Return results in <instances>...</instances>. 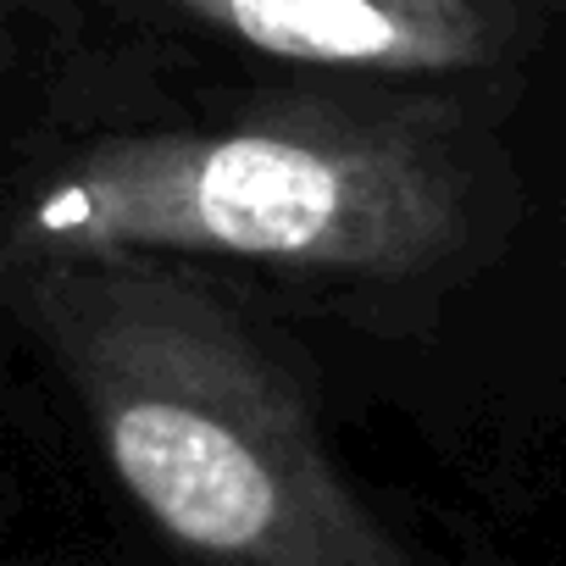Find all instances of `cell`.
Segmentation results:
<instances>
[{"label": "cell", "mask_w": 566, "mask_h": 566, "mask_svg": "<svg viewBox=\"0 0 566 566\" xmlns=\"http://www.w3.org/2000/svg\"><path fill=\"white\" fill-rule=\"evenodd\" d=\"M7 301L123 494L217 566H411L328 461L301 384L195 277L128 250H7Z\"/></svg>", "instance_id": "cell-1"}, {"label": "cell", "mask_w": 566, "mask_h": 566, "mask_svg": "<svg viewBox=\"0 0 566 566\" xmlns=\"http://www.w3.org/2000/svg\"><path fill=\"white\" fill-rule=\"evenodd\" d=\"M184 18L277 62L356 73H461L500 56L483 0H167Z\"/></svg>", "instance_id": "cell-3"}, {"label": "cell", "mask_w": 566, "mask_h": 566, "mask_svg": "<svg viewBox=\"0 0 566 566\" xmlns=\"http://www.w3.org/2000/svg\"><path fill=\"white\" fill-rule=\"evenodd\" d=\"M461 239V178L400 117L290 112L206 134H123L73 156L7 250L244 255L400 277Z\"/></svg>", "instance_id": "cell-2"}]
</instances>
